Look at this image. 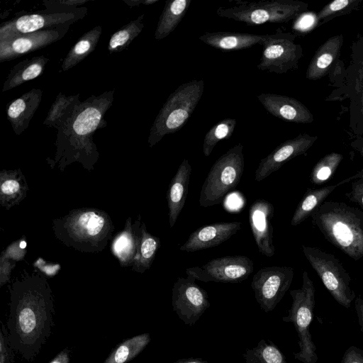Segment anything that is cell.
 I'll return each mask as SVG.
<instances>
[{"instance_id": "cell-1", "label": "cell", "mask_w": 363, "mask_h": 363, "mask_svg": "<svg viewBox=\"0 0 363 363\" xmlns=\"http://www.w3.org/2000/svg\"><path fill=\"white\" fill-rule=\"evenodd\" d=\"M7 322L9 346L33 360L50 335L54 312L51 288L36 269L24 273L10 286Z\"/></svg>"}, {"instance_id": "cell-2", "label": "cell", "mask_w": 363, "mask_h": 363, "mask_svg": "<svg viewBox=\"0 0 363 363\" xmlns=\"http://www.w3.org/2000/svg\"><path fill=\"white\" fill-rule=\"evenodd\" d=\"M114 92L91 95L79 103L72 116L57 130L55 157L47 159L51 168L57 166L63 171L66 166L77 162L88 170L94 169L99 155L93 135L107 125L104 116L113 104Z\"/></svg>"}, {"instance_id": "cell-3", "label": "cell", "mask_w": 363, "mask_h": 363, "mask_svg": "<svg viewBox=\"0 0 363 363\" xmlns=\"http://www.w3.org/2000/svg\"><path fill=\"white\" fill-rule=\"evenodd\" d=\"M52 223L58 240L83 252H101L112 240L115 230L106 212L90 207L73 209L65 216L53 219Z\"/></svg>"}, {"instance_id": "cell-4", "label": "cell", "mask_w": 363, "mask_h": 363, "mask_svg": "<svg viewBox=\"0 0 363 363\" xmlns=\"http://www.w3.org/2000/svg\"><path fill=\"white\" fill-rule=\"evenodd\" d=\"M311 216L333 245L354 260L363 258V212L360 209L343 202L324 201Z\"/></svg>"}, {"instance_id": "cell-5", "label": "cell", "mask_w": 363, "mask_h": 363, "mask_svg": "<svg viewBox=\"0 0 363 363\" xmlns=\"http://www.w3.org/2000/svg\"><path fill=\"white\" fill-rule=\"evenodd\" d=\"M203 90V80L194 79L181 84L168 96L150 128L147 138L150 147L186 124L201 100Z\"/></svg>"}, {"instance_id": "cell-6", "label": "cell", "mask_w": 363, "mask_h": 363, "mask_svg": "<svg viewBox=\"0 0 363 363\" xmlns=\"http://www.w3.org/2000/svg\"><path fill=\"white\" fill-rule=\"evenodd\" d=\"M245 167L243 145L238 143L212 165L202 185L199 204L210 207L220 203L240 183Z\"/></svg>"}, {"instance_id": "cell-7", "label": "cell", "mask_w": 363, "mask_h": 363, "mask_svg": "<svg viewBox=\"0 0 363 363\" xmlns=\"http://www.w3.org/2000/svg\"><path fill=\"white\" fill-rule=\"evenodd\" d=\"M302 279L300 289L290 291L292 304L288 315L282 320L292 323L298 334L300 350L294 353V358L302 363H316L318 359L316 347L310 332L315 306V288L306 271H303Z\"/></svg>"}, {"instance_id": "cell-8", "label": "cell", "mask_w": 363, "mask_h": 363, "mask_svg": "<svg viewBox=\"0 0 363 363\" xmlns=\"http://www.w3.org/2000/svg\"><path fill=\"white\" fill-rule=\"evenodd\" d=\"M231 6H220L216 13L222 18L244 23L248 26L266 23H285L301 11L302 6L289 0H235Z\"/></svg>"}, {"instance_id": "cell-9", "label": "cell", "mask_w": 363, "mask_h": 363, "mask_svg": "<svg viewBox=\"0 0 363 363\" xmlns=\"http://www.w3.org/2000/svg\"><path fill=\"white\" fill-rule=\"evenodd\" d=\"M303 252L325 288L341 306L350 308L356 295L352 279L342 263L332 254L319 248L302 246Z\"/></svg>"}, {"instance_id": "cell-10", "label": "cell", "mask_w": 363, "mask_h": 363, "mask_svg": "<svg viewBox=\"0 0 363 363\" xmlns=\"http://www.w3.org/2000/svg\"><path fill=\"white\" fill-rule=\"evenodd\" d=\"M86 13L87 9L81 7L76 11L69 12L46 10L38 13L23 15L1 23L0 40L63 25H72L82 19Z\"/></svg>"}, {"instance_id": "cell-11", "label": "cell", "mask_w": 363, "mask_h": 363, "mask_svg": "<svg viewBox=\"0 0 363 363\" xmlns=\"http://www.w3.org/2000/svg\"><path fill=\"white\" fill-rule=\"evenodd\" d=\"M254 270L252 260L247 256L235 255L217 257L201 266L186 269V275L203 282L240 283Z\"/></svg>"}, {"instance_id": "cell-12", "label": "cell", "mask_w": 363, "mask_h": 363, "mask_svg": "<svg viewBox=\"0 0 363 363\" xmlns=\"http://www.w3.org/2000/svg\"><path fill=\"white\" fill-rule=\"evenodd\" d=\"M289 267H267L253 276L251 286L260 308L266 313L275 308L289 290L294 278Z\"/></svg>"}, {"instance_id": "cell-13", "label": "cell", "mask_w": 363, "mask_h": 363, "mask_svg": "<svg viewBox=\"0 0 363 363\" xmlns=\"http://www.w3.org/2000/svg\"><path fill=\"white\" fill-rule=\"evenodd\" d=\"M174 311L186 325H193L210 306L207 292L192 276L179 277L172 287Z\"/></svg>"}, {"instance_id": "cell-14", "label": "cell", "mask_w": 363, "mask_h": 363, "mask_svg": "<svg viewBox=\"0 0 363 363\" xmlns=\"http://www.w3.org/2000/svg\"><path fill=\"white\" fill-rule=\"evenodd\" d=\"M289 34L277 32L262 43V52L258 69L282 74L296 66L299 55L298 48L291 42Z\"/></svg>"}, {"instance_id": "cell-15", "label": "cell", "mask_w": 363, "mask_h": 363, "mask_svg": "<svg viewBox=\"0 0 363 363\" xmlns=\"http://www.w3.org/2000/svg\"><path fill=\"white\" fill-rule=\"evenodd\" d=\"M70 26L63 25L0 40V62L18 58L60 40L65 35Z\"/></svg>"}, {"instance_id": "cell-16", "label": "cell", "mask_w": 363, "mask_h": 363, "mask_svg": "<svg viewBox=\"0 0 363 363\" xmlns=\"http://www.w3.org/2000/svg\"><path fill=\"white\" fill-rule=\"evenodd\" d=\"M274 208L265 199H257L249 208V222L259 252L271 257L275 254L272 220Z\"/></svg>"}, {"instance_id": "cell-17", "label": "cell", "mask_w": 363, "mask_h": 363, "mask_svg": "<svg viewBox=\"0 0 363 363\" xmlns=\"http://www.w3.org/2000/svg\"><path fill=\"white\" fill-rule=\"evenodd\" d=\"M240 221L220 222L201 227L192 232L179 250L194 252L219 245L241 228Z\"/></svg>"}, {"instance_id": "cell-18", "label": "cell", "mask_w": 363, "mask_h": 363, "mask_svg": "<svg viewBox=\"0 0 363 363\" xmlns=\"http://www.w3.org/2000/svg\"><path fill=\"white\" fill-rule=\"evenodd\" d=\"M311 140L303 136L285 141L262 158L255 171V180L261 182L277 171L293 157L303 154L310 146Z\"/></svg>"}, {"instance_id": "cell-19", "label": "cell", "mask_w": 363, "mask_h": 363, "mask_svg": "<svg viewBox=\"0 0 363 363\" xmlns=\"http://www.w3.org/2000/svg\"><path fill=\"white\" fill-rule=\"evenodd\" d=\"M140 216L133 224L128 217L122 231L118 233L111 242V251L123 267L132 266L138 252L142 235Z\"/></svg>"}, {"instance_id": "cell-20", "label": "cell", "mask_w": 363, "mask_h": 363, "mask_svg": "<svg viewBox=\"0 0 363 363\" xmlns=\"http://www.w3.org/2000/svg\"><path fill=\"white\" fill-rule=\"evenodd\" d=\"M42 95L41 89H32L8 105L7 118L17 135H20L28 127L40 104Z\"/></svg>"}, {"instance_id": "cell-21", "label": "cell", "mask_w": 363, "mask_h": 363, "mask_svg": "<svg viewBox=\"0 0 363 363\" xmlns=\"http://www.w3.org/2000/svg\"><path fill=\"white\" fill-rule=\"evenodd\" d=\"M192 168L187 159H184L172 177L167 192L168 218L172 228L184 206Z\"/></svg>"}, {"instance_id": "cell-22", "label": "cell", "mask_w": 363, "mask_h": 363, "mask_svg": "<svg viewBox=\"0 0 363 363\" xmlns=\"http://www.w3.org/2000/svg\"><path fill=\"white\" fill-rule=\"evenodd\" d=\"M271 34L259 35L234 32H206L199 39L214 48L232 51L246 49L266 41Z\"/></svg>"}, {"instance_id": "cell-23", "label": "cell", "mask_w": 363, "mask_h": 363, "mask_svg": "<svg viewBox=\"0 0 363 363\" xmlns=\"http://www.w3.org/2000/svg\"><path fill=\"white\" fill-rule=\"evenodd\" d=\"M257 97L266 111L278 118L292 122L306 121V110L293 98L270 93L260 94Z\"/></svg>"}, {"instance_id": "cell-24", "label": "cell", "mask_w": 363, "mask_h": 363, "mask_svg": "<svg viewBox=\"0 0 363 363\" xmlns=\"http://www.w3.org/2000/svg\"><path fill=\"white\" fill-rule=\"evenodd\" d=\"M28 184L21 170L3 169L0 172V204L9 210L26 197Z\"/></svg>"}, {"instance_id": "cell-25", "label": "cell", "mask_w": 363, "mask_h": 363, "mask_svg": "<svg viewBox=\"0 0 363 363\" xmlns=\"http://www.w3.org/2000/svg\"><path fill=\"white\" fill-rule=\"evenodd\" d=\"M361 178H363V169L335 184L326 186L315 190L308 191L297 206L292 216L291 225L292 226H296L302 223L306 218L311 216L313 211L322 203L325 198L337 187Z\"/></svg>"}, {"instance_id": "cell-26", "label": "cell", "mask_w": 363, "mask_h": 363, "mask_svg": "<svg viewBox=\"0 0 363 363\" xmlns=\"http://www.w3.org/2000/svg\"><path fill=\"white\" fill-rule=\"evenodd\" d=\"M49 60L48 57L40 55L19 62L10 70L3 84L2 91H7L38 77L44 72Z\"/></svg>"}, {"instance_id": "cell-27", "label": "cell", "mask_w": 363, "mask_h": 363, "mask_svg": "<svg viewBox=\"0 0 363 363\" xmlns=\"http://www.w3.org/2000/svg\"><path fill=\"white\" fill-rule=\"evenodd\" d=\"M191 3V0H172L165 2L155 32V40H162L175 30Z\"/></svg>"}, {"instance_id": "cell-28", "label": "cell", "mask_w": 363, "mask_h": 363, "mask_svg": "<svg viewBox=\"0 0 363 363\" xmlns=\"http://www.w3.org/2000/svg\"><path fill=\"white\" fill-rule=\"evenodd\" d=\"M101 33V26H96L84 33L64 58L61 65L62 71L72 69L91 54L96 48Z\"/></svg>"}, {"instance_id": "cell-29", "label": "cell", "mask_w": 363, "mask_h": 363, "mask_svg": "<svg viewBox=\"0 0 363 363\" xmlns=\"http://www.w3.org/2000/svg\"><path fill=\"white\" fill-rule=\"evenodd\" d=\"M80 102L79 94L66 96L62 92L59 93L50 106L43 125L58 130L72 116Z\"/></svg>"}, {"instance_id": "cell-30", "label": "cell", "mask_w": 363, "mask_h": 363, "mask_svg": "<svg viewBox=\"0 0 363 363\" xmlns=\"http://www.w3.org/2000/svg\"><path fill=\"white\" fill-rule=\"evenodd\" d=\"M150 342L149 333L127 339L118 344L104 363H128L138 356Z\"/></svg>"}, {"instance_id": "cell-31", "label": "cell", "mask_w": 363, "mask_h": 363, "mask_svg": "<svg viewBox=\"0 0 363 363\" xmlns=\"http://www.w3.org/2000/svg\"><path fill=\"white\" fill-rule=\"evenodd\" d=\"M160 247L158 237L150 234L142 223V235L137 257L132 265V270L143 273L151 267Z\"/></svg>"}, {"instance_id": "cell-32", "label": "cell", "mask_w": 363, "mask_h": 363, "mask_svg": "<svg viewBox=\"0 0 363 363\" xmlns=\"http://www.w3.org/2000/svg\"><path fill=\"white\" fill-rule=\"evenodd\" d=\"M145 14L128 22L115 32L110 38L108 50L110 53L120 52L125 50L144 28Z\"/></svg>"}, {"instance_id": "cell-33", "label": "cell", "mask_w": 363, "mask_h": 363, "mask_svg": "<svg viewBox=\"0 0 363 363\" xmlns=\"http://www.w3.org/2000/svg\"><path fill=\"white\" fill-rule=\"evenodd\" d=\"M27 251V242L21 238L2 251L0 257V285L2 286L11 278V272L16 263L23 259Z\"/></svg>"}, {"instance_id": "cell-34", "label": "cell", "mask_w": 363, "mask_h": 363, "mask_svg": "<svg viewBox=\"0 0 363 363\" xmlns=\"http://www.w3.org/2000/svg\"><path fill=\"white\" fill-rule=\"evenodd\" d=\"M244 363H287L285 356L271 342L261 340L257 346L243 354Z\"/></svg>"}, {"instance_id": "cell-35", "label": "cell", "mask_w": 363, "mask_h": 363, "mask_svg": "<svg viewBox=\"0 0 363 363\" xmlns=\"http://www.w3.org/2000/svg\"><path fill=\"white\" fill-rule=\"evenodd\" d=\"M236 124V120L233 118H223L206 133L203 144V153L205 157L210 156L218 142L231 137Z\"/></svg>"}, {"instance_id": "cell-36", "label": "cell", "mask_w": 363, "mask_h": 363, "mask_svg": "<svg viewBox=\"0 0 363 363\" xmlns=\"http://www.w3.org/2000/svg\"><path fill=\"white\" fill-rule=\"evenodd\" d=\"M341 155H332L325 157L314 168L311 174V181L315 184H320L330 178L340 163Z\"/></svg>"}, {"instance_id": "cell-37", "label": "cell", "mask_w": 363, "mask_h": 363, "mask_svg": "<svg viewBox=\"0 0 363 363\" xmlns=\"http://www.w3.org/2000/svg\"><path fill=\"white\" fill-rule=\"evenodd\" d=\"M88 0H51L44 1L47 10L52 11L69 12L77 10V6L84 5Z\"/></svg>"}, {"instance_id": "cell-38", "label": "cell", "mask_w": 363, "mask_h": 363, "mask_svg": "<svg viewBox=\"0 0 363 363\" xmlns=\"http://www.w3.org/2000/svg\"><path fill=\"white\" fill-rule=\"evenodd\" d=\"M346 195L350 200L357 203L363 208V178L353 181L351 191L347 193Z\"/></svg>"}, {"instance_id": "cell-39", "label": "cell", "mask_w": 363, "mask_h": 363, "mask_svg": "<svg viewBox=\"0 0 363 363\" xmlns=\"http://www.w3.org/2000/svg\"><path fill=\"white\" fill-rule=\"evenodd\" d=\"M340 363H363V350L356 346H350L344 352Z\"/></svg>"}, {"instance_id": "cell-40", "label": "cell", "mask_w": 363, "mask_h": 363, "mask_svg": "<svg viewBox=\"0 0 363 363\" xmlns=\"http://www.w3.org/2000/svg\"><path fill=\"white\" fill-rule=\"evenodd\" d=\"M9 345L7 335H4L1 330L0 333V363H11V351Z\"/></svg>"}, {"instance_id": "cell-41", "label": "cell", "mask_w": 363, "mask_h": 363, "mask_svg": "<svg viewBox=\"0 0 363 363\" xmlns=\"http://www.w3.org/2000/svg\"><path fill=\"white\" fill-rule=\"evenodd\" d=\"M354 307L357 312L358 322L363 332V297L359 296L356 298L354 302Z\"/></svg>"}, {"instance_id": "cell-42", "label": "cell", "mask_w": 363, "mask_h": 363, "mask_svg": "<svg viewBox=\"0 0 363 363\" xmlns=\"http://www.w3.org/2000/svg\"><path fill=\"white\" fill-rule=\"evenodd\" d=\"M333 60V57L330 53H323L317 60L316 65L320 69H325L331 64Z\"/></svg>"}, {"instance_id": "cell-43", "label": "cell", "mask_w": 363, "mask_h": 363, "mask_svg": "<svg viewBox=\"0 0 363 363\" xmlns=\"http://www.w3.org/2000/svg\"><path fill=\"white\" fill-rule=\"evenodd\" d=\"M314 22V18L311 15L303 16L297 23V27L301 29H306L312 26Z\"/></svg>"}, {"instance_id": "cell-44", "label": "cell", "mask_w": 363, "mask_h": 363, "mask_svg": "<svg viewBox=\"0 0 363 363\" xmlns=\"http://www.w3.org/2000/svg\"><path fill=\"white\" fill-rule=\"evenodd\" d=\"M50 363H69V351H61Z\"/></svg>"}, {"instance_id": "cell-45", "label": "cell", "mask_w": 363, "mask_h": 363, "mask_svg": "<svg viewBox=\"0 0 363 363\" xmlns=\"http://www.w3.org/2000/svg\"><path fill=\"white\" fill-rule=\"evenodd\" d=\"M348 4V0H335L329 5V10L330 11H337L346 7Z\"/></svg>"}, {"instance_id": "cell-46", "label": "cell", "mask_w": 363, "mask_h": 363, "mask_svg": "<svg viewBox=\"0 0 363 363\" xmlns=\"http://www.w3.org/2000/svg\"><path fill=\"white\" fill-rule=\"evenodd\" d=\"M159 0H124L123 1L130 7L138 6L140 4L150 5L157 2Z\"/></svg>"}, {"instance_id": "cell-47", "label": "cell", "mask_w": 363, "mask_h": 363, "mask_svg": "<svg viewBox=\"0 0 363 363\" xmlns=\"http://www.w3.org/2000/svg\"><path fill=\"white\" fill-rule=\"evenodd\" d=\"M174 363H210L205 360L198 359V358H186V359H181L176 361Z\"/></svg>"}]
</instances>
